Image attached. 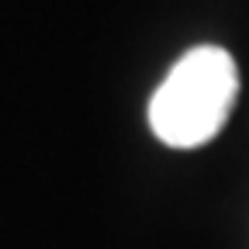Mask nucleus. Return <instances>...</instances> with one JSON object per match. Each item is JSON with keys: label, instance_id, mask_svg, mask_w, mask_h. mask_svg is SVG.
<instances>
[{"label": "nucleus", "instance_id": "1", "mask_svg": "<svg viewBox=\"0 0 249 249\" xmlns=\"http://www.w3.org/2000/svg\"><path fill=\"white\" fill-rule=\"evenodd\" d=\"M239 70L218 45H197L166 73L149 101V124L160 142L194 149L211 142L235 104Z\"/></svg>", "mask_w": 249, "mask_h": 249}]
</instances>
